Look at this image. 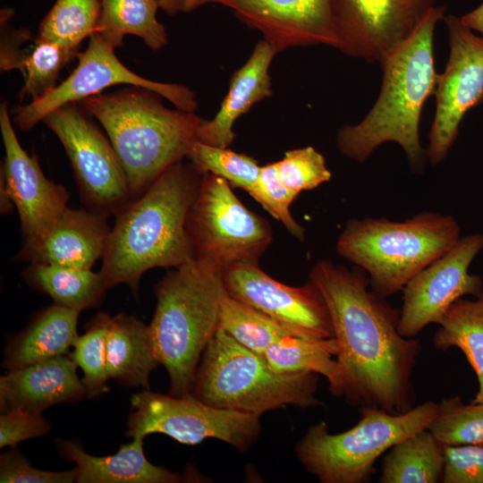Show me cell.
I'll use <instances>...</instances> for the list:
<instances>
[{
  "mask_svg": "<svg viewBox=\"0 0 483 483\" xmlns=\"http://www.w3.org/2000/svg\"><path fill=\"white\" fill-rule=\"evenodd\" d=\"M460 19L466 27L473 31L479 32L483 37V3L460 17Z\"/></svg>",
  "mask_w": 483,
  "mask_h": 483,
  "instance_id": "60d3db41",
  "label": "cell"
},
{
  "mask_svg": "<svg viewBox=\"0 0 483 483\" xmlns=\"http://www.w3.org/2000/svg\"><path fill=\"white\" fill-rule=\"evenodd\" d=\"M186 230L194 258L221 274L258 262L272 242L268 222L247 208L226 180L208 173L202 174Z\"/></svg>",
  "mask_w": 483,
  "mask_h": 483,
  "instance_id": "9c48e42d",
  "label": "cell"
},
{
  "mask_svg": "<svg viewBox=\"0 0 483 483\" xmlns=\"http://www.w3.org/2000/svg\"><path fill=\"white\" fill-rule=\"evenodd\" d=\"M316 373H278L263 355L219 328L199 360L191 394L219 408L260 416L285 405L318 406Z\"/></svg>",
  "mask_w": 483,
  "mask_h": 483,
  "instance_id": "52a82bcc",
  "label": "cell"
},
{
  "mask_svg": "<svg viewBox=\"0 0 483 483\" xmlns=\"http://www.w3.org/2000/svg\"><path fill=\"white\" fill-rule=\"evenodd\" d=\"M482 250L483 233L461 237L448 251L406 284L398 321V331L402 336L416 337L428 325L437 324L458 299L482 293L481 278L469 273L470 266Z\"/></svg>",
  "mask_w": 483,
  "mask_h": 483,
  "instance_id": "5bb4252c",
  "label": "cell"
},
{
  "mask_svg": "<svg viewBox=\"0 0 483 483\" xmlns=\"http://www.w3.org/2000/svg\"><path fill=\"white\" fill-rule=\"evenodd\" d=\"M14 208V204L7 188L4 175L0 171V211L2 215L10 214Z\"/></svg>",
  "mask_w": 483,
  "mask_h": 483,
  "instance_id": "b9f144b4",
  "label": "cell"
},
{
  "mask_svg": "<svg viewBox=\"0 0 483 483\" xmlns=\"http://www.w3.org/2000/svg\"><path fill=\"white\" fill-rule=\"evenodd\" d=\"M79 314L55 303L37 313L22 331L10 337L2 367L13 370L68 354L79 336Z\"/></svg>",
  "mask_w": 483,
  "mask_h": 483,
  "instance_id": "603a6c76",
  "label": "cell"
},
{
  "mask_svg": "<svg viewBox=\"0 0 483 483\" xmlns=\"http://www.w3.org/2000/svg\"><path fill=\"white\" fill-rule=\"evenodd\" d=\"M80 103L105 129L125 173L131 199L166 168L187 157L203 120L195 113L167 108L159 95L134 86L96 94Z\"/></svg>",
  "mask_w": 483,
  "mask_h": 483,
  "instance_id": "277c9868",
  "label": "cell"
},
{
  "mask_svg": "<svg viewBox=\"0 0 483 483\" xmlns=\"http://www.w3.org/2000/svg\"><path fill=\"white\" fill-rule=\"evenodd\" d=\"M222 274L196 258L174 267L154 287L149 325L156 357L170 377L169 394H191L202 353L219 327Z\"/></svg>",
  "mask_w": 483,
  "mask_h": 483,
  "instance_id": "5b68a950",
  "label": "cell"
},
{
  "mask_svg": "<svg viewBox=\"0 0 483 483\" xmlns=\"http://www.w3.org/2000/svg\"><path fill=\"white\" fill-rule=\"evenodd\" d=\"M0 129L4 146L1 164L7 188L18 210L24 245L30 250L38 245L68 207L66 189L48 180L38 159L30 156L20 144L6 101L0 106Z\"/></svg>",
  "mask_w": 483,
  "mask_h": 483,
  "instance_id": "e0dca14e",
  "label": "cell"
},
{
  "mask_svg": "<svg viewBox=\"0 0 483 483\" xmlns=\"http://www.w3.org/2000/svg\"><path fill=\"white\" fill-rule=\"evenodd\" d=\"M158 0H100L97 34L114 49L125 35L140 38L152 51L168 42L165 26L157 18Z\"/></svg>",
  "mask_w": 483,
  "mask_h": 483,
  "instance_id": "484cf974",
  "label": "cell"
},
{
  "mask_svg": "<svg viewBox=\"0 0 483 483\" xmlns=\"http://www.w3.org/2000/svg\"><path fill=\"white\" fill-rule=\"evenodd\" d=\"M444 21L450 51L434 93L436 112L426 149L433 165L446 157L464 115L483 101V37L466 27L460 17L450 14Z\"/></svg>",
  "mask_w": 483,
  "mask_h": 483,
  "instance_id": "4fadbf2b",
  "label": "cell"
},
{
  "mask_svg": "<svg viewBox=\"0 0 483 483\" xmlns=\"http://www.w3.org/2000/svg\"><path fill=\"white\" fill-rule=\"evenodd\" d=\"M0 458L1 483H72L76 482V469L65 471L42 470L32 467L16 446Z\"/></svg>",
  "mask_w": 483,
  "mask_h": 483,
  "instance_id": "f35d334b",
  "label": "cell"
},
{
  "mask_svg": "<svg viewBox=\"0 0 483 483\" xmlns=\"http://www.w3.org/2000/svg\"><path fill=\"white\" fill-rule=\"evenodd\" d=\"M201 178L191 163L179 161L115 215L99 271L107 289L125 284L138 299L146 271L194 258L186 220Z\"/></svg>",
  "mask_w": 483,
  "mask_h": 483,
  "instance_id": "7a4b0ae2",
  "label": "cell"
},
{
  "mask_svg": "<svg viewBox=\"0 0 483 483\" xmlns=\"http://www.w3.org/2000/svg\"><path fill=\"white\" fill-rule=\"evenodd\" d=\"M77 57L78 65L59 85L44 97L17 106L13 113L17 128L29 131L55 109L71 102H80L118 84L149 89L182 111L195 113L197 109L195 94L188 87L154 81L133 72L120 62L114 49L97 33L89 38L87 48L78 53Z\"/></svg>",
  "mask_w": 483,
  "mask_h": 483,
  "instance_id": "7c38bea8",
  "label": "cell"
},
{
  "mask_svg": "<svg viewBox=\"0 0 483 483\" xmlns=\"http://www.w3.org/2000/svg\"><path fill=\"white\" fill-rule=\"evenodd\" d=\"M109 317L106 312H98L89 323L86 332L74 342L73 351L69 352L83 372L81 381L90 398L108 391L106 340Z\"/></svg>",
  "mask_w": 483,
  "mask_h": 483,
  "instance_id": "e575fe53",
  "label": "cell"
},
{
  "mask_svg": "<svg viewBox=\"0 0 483 483\" xmlns=\"http://www.w3.org/2000/svg\"><path fill=\"white\" fill-rule=\"evenodd\" d=\"M50 422L40 413L10 411L0 416V447H14L20 442L47 435Z\"/></svg>",
  "mask_w": 483,
  "mask_h": 483,
  "instance_id": "ab89813d",
  "label": "cell"
},
{
  "mask_svg": "<svg viewBox=\"0 0 483 483\" xmlns=\"http://www.w3.org/2000/svg\"><path fill=\"white\" fill-rule=\"evenodd\" d=\"M100 0H56L39 24L37 37L78 50L97 32Z\"/></svg>",
  "mask_w": 483,
  "mask_h": 483,
  "instance_id": "1f68e13d",
  "label": "cell"
},
{
  "mask_svg": "<svg viewBox=\"0 0 483 483\" xmlns=\"http://www.w3.org/2000/svg\"><path fill=\"white\" fill-rule=\"evenodd\" d=\"M437 407L438 403L427 401L393 413L362 406L358 423L343 433L331 434L325 421L309 428L295 453L322 483H365L374 473L377 458L400 440L428 429Z\"/></svg>",
  "mask_w": 483,
  "mask_h": 483,
  "instance_id": "ba28073f",
  "label": "cell"
},
{
  "mask_svg": "<svg viewBox=\"0 0 483 483\" xmlns=\"http://www.w3.org/2000/svg\"><path fill=\"white\" fill-rule=\"evenodd\" d=\"M109 379L123 386L149 389V375L159 362L149 326L133 315L109 317L106 340Z\"/></svg>",
  "mask_w": 483,
  "mask_h": 483,
  "instance_id": "cb8c5ba5",
  "label": "cell"
},
{
  "mask_svg": "<svg viewBox=\"0 0 483 483\" xmlns=\"http://www.w3.org/2000/svg\"><path fill=\"white\" fill-rule=\"evenodd\" d=\"M77 368L68 353L9 370L0 377L2 413H41L50 406L88 397Z\"/></svg>",
  "mask_w": 483,
  "mask_h": 483,
  "instance_id": "d6986e66",
  "label": "cell"
},
{
  "mask_svg": "<svg viewBox=\"0 0 483 483\" xmlns=\"http://www.w3.org/2000/svg\"><path fill=\"white\" fill-rule=\"evenodd\" d=\"M298 195L280 180L275 162L261 166L254 199L275 219L280 221L292 236L302 242L305 236L304 229L295 221L290 211V207Z\"/></svg>",
  "mask_w": 483,
  "mask_h": 483,
  "instance_id": "8d00e7d4",
  "label": "cell"
},
{
  "mask_svg": "<svg viewBox=\"0 0 483 483\" xmlns=\"http://www.w3.org/2000/svg\"><path fill=\"white\" fill-rule=\"evenodd\" d=\"M23 280L49 295L55 304L81 311L97 306L107 287L100 272L44 263H30Z\"/></svg>",
  "mask_w": 483,
  "mask_h": 483,
  "instance_id": "d4e9b609",
  "label": "cell"
},
{
  "mask_svg": "<svg viewBox=\"0 0 483 483\" xmlns=\"http://www.w3.org/2000/svg\"><path fill=\"white\" fill-rule=\"evenodd\" d=\"M278 51L260 40L243 65L232 75L229 89L212 120H202L198 127L197 140L220 148H228L234 140L235 121L250 107L272 96L269 67Z\"/></svg>",
  "mask_w": 483,
  "mask_h": 483,
  "instance_id": "44dd1931",
  "label": "cell"
},
{
  "mask_svg": "<svg viewBox=\"0 0 483 483\" xmlns=\"http://www.w3.org/2000/svg\"><path fill=\"white\" fill-rule=\"evenodd\" d=\"M186 158L200 174L219 176L253 199L256 196L261 166L254 158L199 140L193 142Z\"/></svg>",
  "mask_w": 483,
  "mask_h": 483,
  "instance_id": "d6a6232c",
  "label": "cell"
},
{
  "mask_svg": "<svg viewBox=\"0 0 483 483\" xmlns=\"http://www.w3.org/2000/svg\"><path fill=\"white\" fill-rule=\"evenodd\" d=\"M309 280L327 306L341 374L337 395L352 405L405 412L415 402L411 375L421 351L419 339L398 331L400 312L369 290L360 267L319 260Z\"/></svg>",
  "mask_w": 483,
  "mask_h": 483,
  "instance_id": "6da1fadb",
  "label": "cell"
},
{
  "mask_svg": "<svg viewBox=\"0 0 483 483\" xmlns=\"http://www.w3.org/2000/svg\"><path fill=\"white\" fill-rule=\"evenodd\" d=\"M160 8L169 15L182 12L181 0H158Z\"/></svg>",
  "mask_w": 483,
  "mask_h": 483,
  "instance_id": "7bdbcfd3",
  "label": "cell"
},
{
  "mask_svg": "<svg viewBox=\"0 0 483 483\" xmlns=\"http://www.w3.org/2000/svg\"><path fill=\"white\" fill-rule=\"evenodd\" d=\"M445 8L435 6L417 30L379 63L383 71L379 95L357 124L342 127L336 145L346 157L364 162L380 145L395 142L403 149L413 173L420 174L427 159L419 140V121L426 101L434 95V33Z\"/></svg>",
  "mask_w": 483,
  "mask_h": 483,
  "instance_id": "3957f363",
  "label": "cell"
},
{
  "mask_svg": "<svg viewBox=\"0 0 483 483\" xmlns=\"http://www.w3.org/2000/svg\"><path fill=\"white\" fill-rule=\"evenodd\" d=\"M43 122L64 146L83 201L106 216L121 211L131 200L125 173L109 139L81 103L65 104Z\"/></svg>",
  "mask_w": 483,
  "mask_h": 483,
  "instance_id": "8fae6325",
  "label": "cell"
},
{
  "mask_svg": "<svg viewBox=\"0 0 483 483\" xmlns=\"http://www.w3.org/2000/svg\"><path fill=\"white\" fill-rule=\"evenodd\" d=\"M275 163L280 180L298 194L313 190L332 177L324 156L313 147L286 151Z\"/></svg>",
  "mask_w": 483,
  "mask_h": 483,
  "instance_id": "d590c367",
  "label": "cell"
},
{
  "mask_svg": "<svg viewBox=\"0 0 483 483\" xmlns=\"http://www.w3.org/2000/svg\"><path fill=\"white\" fill-rule=\"evenodd\" d=\"M444 483H483V445H443Z\"/></svg>",
  "mask_w": 483,
  "mask_h": 483,
  "instance_id": "74e56055",
  "label": "cell"
},
{
  "mask_svg": "<svg viewBox=\"0 0 483 483\" xmlns=\"http://www.w3.org/2000/svg\"><path fill=\"white\" fill-rule=\"evenodd\" d=\"M107 216L92 210L66 208L45 239L36 247L21 250L19 261L91 269L103 257L110 230Z\"/></svg>",
  "mask_w": 483,
  "mask_h": 483,
  "instance_id": "ffe728a7",
  "label": "cell"
},
{
  "mask_svg": "<svg viewBox=\"0 0 483 483\" xmlns=\"http://www.w3.org/2000/svg\"><path fill=\"white\" fill-rule=\"evenodd\" d=\"M227 7L278 53L294 47L338 48L331 0H214Z\"/></svg>",
  "mask_w": 483,
  "mask_h": 483,
  "instance_id": "ac0fdd59",
  "label": "cell"
},
{
  "mask_svg": "<svg viewBox=\"0 0 483 483\" xmlns=\"http://www.w3.org/2000/svg\"><path fill=\"white\" fill-rule=\"evenodd\" d=\"M131 406L126 436L132 438L160 433L190 445L216 438L243 452L260 433V416L215 407L191 394L177 397L144 389L131 396Z\"/></svg>",
  "mask_w": 483,
  "mask_h": 483,
  "instance_id": "30bf717a",
  "label": "cell"
},
{
  "mask_svg": "<svg viewBox=\"0 0 483 483\" xmlns=\"http://www.w3.org/2000/svg\"><path fill=\"white\" fill-rule=\"evenodd\" d=\"M76 54V49L38 37L27 49L21 47L10 67V70H20L23 75L20 97H30L34 101L50 92L56 86L61 70Z\"/></svg>",
  "mask_w": 483,
  "mask_h": 483,
  "instance_id": "f546056e",
  "label": "cell"
},
{
  "mask_svg": "<svg viewBox=\"0 0 483 483\" xmlns=\"http://www.w3.org/2000/svg\"><path fill=\"white\" fill-rule=\"evenodd\" d=\"M141 437L122 445L113 455L93 456L76 439H55L60 455L74 462L78 483H176L182 481L178 473L148 462L143 452Z\"/></svg>",
  "mask_w": 483,
  "mask_h": 483,
  "instance_id": "7402d4cb",
  "label": "cell"
},
{
  "mask_svg": "<svg viewBox=\"0 0 483 483\" xmlns=\"http://www.w3.org/2000/svg\"><path fill=\"white\" fill-rule=\"evenodd\" d=\"M434 346L460 349L473 369L479 390L472 402H483V292L475 300L454 301L438 320Z\"/></svg>",
  "mask_w": 483,
  "mask_h": 483,
  "instance_id": "4316f807",
  "label": "cell"
},
{
  "mask_svg": "<svg viewBox=\"0 0 483 483\" xmlns=\"http://www.w3.org/2000/svg\"><path fill=\"white\" fill-rule=\"evenodd\" d=\"M338 346L332 338L311 340L286 335L271 344L263 357L269 367L278 373L311 372L325 377L329 390L337 395L341 374L336 357Z\"/></svg>",
  "mask_w": 483,
  "mask_h": 483,
  "instance_id": "f1b7e54d",
  "label": "cell"
},
{
  "mask_svg": "<svg viewBox=\"0 0 483 483\" xmlns=\"http://www.w3.org/2000/svg\"><path fill=\"white\" fill-rule=\"evenodd\" d=\"M436 0H331L343 54L380 63L405 41L436 6Z\"/></svg>",
  "mask_w": 483,
  "mask_h": 483,
  "instance_id": "2e32d148",
  "label": "cell"
},
{
  "mask_svg": "<svg viewBox=\"0 0 483 483\" xmlns=\"http://www.w3.org/2000/svg\"><path fill=\"white\" fill-rule=\"evenodd\" d=\"M428 429L442 445H483V402L464 404L458 395L445 397Z\"/></svg>",
  "mask_w": 483,
  "mask_h": 483,
  "instance_id": "836d02e7",
  "label": "cell"
},
{
  "mask_svg": "<svg viewBox=\"0 0 483 483\" xmlns=\"http://www.w3.org/2000/svg\"><path fill=\"white\" fill-rule=\"evenodd\" d=\"M222 277L229 295L267 315L294 335L311 340L334 337L326 301L310 280L302 286L286 285L267 275L258 262L235 266L225 271Z\"/></svg>",
  "mask_w": 483,
  "mask_h": 483,
  "instance_id": "9a60e30c",
  "label": "cell"
},
{
  "mask_svg": "<svg viewBox=\"0 0 483 483\" xmlns=\"http://www.w3.org/2000/svg\"><path fill=\"white\" fill-rule=\"evenodd\" d=\"M214 0H181L182 12L191 13L200 6L208 3H213Z\"/></svg>",
  "mask_w": 483,
  "mask_h": 483,
  "instance_id": "ee69618b",
  "label": "cell"
},
{
  "mask_svg": "<svg viewBox=\"0 0 483 483\" xmlns=\"http://www.w3.org/2000/svg\"><path fill=\"white\" fill-rule=\"evenodd\" d=\"M443 445L428 429L396 444L382 460L380 483H436L442 479Z\"/></svg>",
  "mask_w": 483,
  "mask_h": 483,
  "instance_id": "83f0119b",
  "label": "cell"
},
{
  "mask_svg": "<svg viewBox=\"0 0 483 483\" xmlns=\"http://www.w3.org/2000/svg\"><path fill=\"white\" fill-rule=\"evenodd\" d=\"M219 328L260 355L275 342L286 335H294L267 315L233 298L226 290L221 298Z\"/></svg>",
  "mask_w": 483,
  "mask_h": 483,
  "instance_id": "4dcf8cb0",
  "label": "cell"
},
{
  "mask_svg": "<svg viewBox=\"0 0 483 483\" xmlns=\"http://www.w3.org/2000/svg\"><path fill=\"white\" fill-rule=\"evenodd\" d=\"M456 219L422 212L404 221L350 219L336 250L369 275L382 297L402 291L418 273L448 251L461 238Z\"/></svg>",
  "mask_w": 483,
  "mask_h": 483,
  "instance_id": "8992f818",
  "label": "cell"
}]
</instances>
